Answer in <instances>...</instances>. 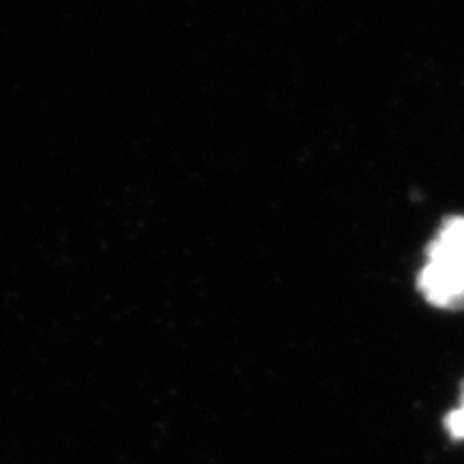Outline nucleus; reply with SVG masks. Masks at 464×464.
Wrapping results in <instances>:
<instances>
[{
  "label": "nucleus",
  "instance_id": "f257e3e1",
  "mask_svg": "<svg viewBox=\"0 0 464 464\" xmlns=\"http://www.w3.org/2000/svg\"><path fill=\"white\" fill-rule=\"evenodd\" d=\"M423 299L440 310L464 307V218H448L426 247V265L417 276Z\"/></svg>",
  "mask_w": 464,
  "mask_h": 464
},
{
  "label": "nucleus",
  "instance_id": "f03ea898",
  "mask_svg": "<svg viewBox=\"0 0 464 464\" xmlns=\"http://www.w3.org/2000/svg\"><path fill=\"white\" fill-rule=\"evenodd\" d=\"M445 428L454 440H464V387H462V402L458 409L445 417Z\"/></svg>",
  "mask_w": 464,
  "mask_h": 464
}]
</instances>
